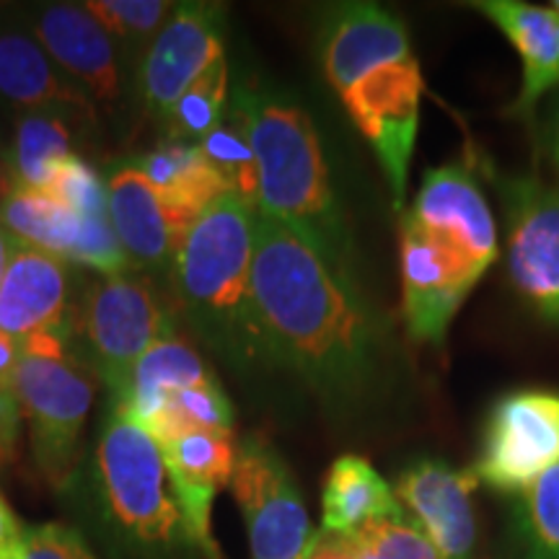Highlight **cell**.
Listing matches in <instances>:
<instances>
[{
  "label": "cell",
  "mask_w": 559,
  "mask_h": 559,
  "mask_svg": "<svg viewBox=\"0 0 559 559\" xmlns=\"http://www.w3.org/2000/svg\"><path fill=\"white\" fill-rule=\"evenodd\" d=\"M0 94L29 111L88 109L86 96L58 70L37 41L24 34H0Z\"/></svg>",
  "instance_id": "cell-23"
},
{
  "label": "cell",
  "mask_w": 559,
  "mask_h": 559,
  "mask_svg": "<svg viewBox=\"0 0 559 559\" xmlns=\"http://www.w3.org/2000/svg\"><path fill=\"white\" fill-rule=\"evenodd\" d=\"M135 169L148 179V185L158 192L169 210L171 221L185 230L198 221V215L210 202L228 192L226 181L202 156L200 145L194 143H171L153 148L145 156L132 160Z\"/></svg>",
  "instance_id": "cell-20"
},
{
  "label": "cell",
  "mask_w": 559,
  "mask_h": 559,
  "mask_svg": "<svg viewBox=\"0 0 559 559\" xmlns=\"http://www.w3.org/2000/svg\"><path fill=\"white\" fill-rule=\"evenodd\" d=\"M107 210L128 267L158 272L177 254L181 230L135 164H122L107 181Z\"/></svg>",
  "instance_id": "cell-17"
},
{
  "label": "cell",
  "mask_w": 559,
  "mask_h": 559,
  "mask_svg": "<svg viewBox=\"0 0 559 559\" xmlns=\"http://www.w3.org/2000/svg\"><path fill=\"white\" fill-rule=\"evenodd\" d=\"M347 536L366 559H440L407 510L391 519L370 521Z\"/></svg>",
  "instance_id": "cell-30"
},
{
  "label": "cell",
  "mask_w": 559,
  "mask_h": 559,
  "mask_svg": "<svg viewBox=\"0 0 559 559\" xmlns=\"http://www.w3.org/2000/svg\"><path fill=\"white\" fill-rule=\"evenodd\" d=\"M394 487L362 456H340L330 466L321 492V531L347 536L370 521L402 515Z\"/></svg>",
  "instance_id": "cell-21"
},
{
  "label": "cell",
  "mask_w": 559,
  "mask_h": 559,
  "mask_svg": "<svg viewBox=\"0 0 559 559\" xmlns=\"http://www.w3.org/2000/svg\"><path fill=\"white\" fill-rule=\"evenodd\" d=\"M407 215L449 257L472 288L498 260L492 207L464 164L425 171Z\"/></svg>",
  "instance_id": "cell-9"
},
{
  "label": "cell",
  "mask_w": 559,
  "mask_h": 559,
  "mask_svg": "<svg viewBox=\"0 0 559 559\" xmlns=\"http://www.w3.org/2000/svg\"><path fill=\"white\" fill-rule=\"evenodd\" d=\"M234 111L247 128L257 158V213L296 230L353 277L345 215L311 117L296 104L247 88L236 91Z\"/></svg>",
  "instance_id": "cell-3"
},
{
  "label": "cell",
  "mask_w": 559,
  "mask_h": 559,
  "mask_svg": "<svg viewBox=\"0 0 559 559\" xmlns=\"http://www.w3.org/2000/svg\"><path fill=\"white\" fill-rule=\"evenodd\" d=\"M400 251L402 311L409 337L443 345L451 319L474 288L407 213L400 221Z\"/></svg>",
  "instance_id": "cell-14"
},
{
  "label": "cell",
  "mask_w": 559,
  "mask_h": 559,
  "mask_svg": "<svg viewBox=\"0 0 559 559\" xmlns=\"http://www.w3.org/2000/svg\"><path fill=\"white\" fill-rule=\"evenodd\" d=\"M21 409L13 394H0V472L16 456Z\"/></svg>",
  "instance_id": "cell-36"
},
{
  "label": "cell",
  "mask_w": 559,
  "mask_h": 559,
  "mask_svg": "<svg viewBox=\"0 0 559 559\" xmlns=\"http://www.w3.org/2000/svg\"><path fill=\"white\" fill-rule=\"evenodd\" d=\"M202 156L210 160L221 179L226 181L228 192L241 198L243 202L257 207V192H260V179H257V158L251 151L247 128L241 117L230 109L228 120H223L218 128L205 140H200Z\"/></svg>",
  "instance_id": "cell-29"
},
{
  "label": "cell",
  "mask_w": 559,
  "mask_h": 559,
  "mask_svg": "<svg viewBox=\"0 0 559 559\" xmlns=\"http://www.w3.org/2000/svg\"><path fill=\"white\" fill-rule=\"evenodd\" d=\"M257 207L221 194L181 236L174 280L192 326L236 366L270 362L251 300Z\"/></svg>",
  "instance_id": "cell-4"
},
{
  "label": "cell",
  "mask_w": 559,
  "mask_h": 559,
  "mask_svg": "<svg viewBox=\"0 0 559 559\" xmlns=\"http://www.w3.org/2000/svg\"><path fill=\"white\" fill-rule=\"evenodd\" d=\"M223 55V9L213 3L177 5L156 34L140 68V94L153 115L166 117L185 91Z\"/></svg>",
  "instance_id": "cell-12"
},
{
  "label": "cell",
  "mask_w": 559,
  "mask_h": 559,
  "mask_svg": "<svg viewBox=\"0 0 559 559\" xmlns=\"http://www.w3.org/2000/svg\"><path fill=\"white\" fill-rule=\"evenodd\" d=\"M70 277L62 260L19 243L0 283V332L26 340L39 332H73Z\"/></svg>",
  "instance_id": "cell-16"
},
{
  "label": "cell",
  "mask_w": 559,
  "mask_h": 559,
  "mask_svg": "<svg viewBox=\"0 0 559 559\" xmlns=\"http://www.w3.org/2000/svg\"><path fill=\"white\" fill-rule=\"evenodd\" d=\"M549 153H551V160H555V169L559 174V104L555 107V115H551V122H549Z\"/></svg>",
  "instance_id": "cell-40"
},
{
  "label": "cell",
  "mask_w": 559,
  "mask_h": 559,
  "mask_svg": "<svg viewBox=\"0 0 559 559\" xmlns=\"http://www.w3.org/2000/svg\"><path fill=\"white\" fill-rule=\"evenodd\" d=\"M96 466L104 500L130 536L153 547H169L185 539L187 528L174 500L160 445L120 409H111L104 425Z\"/></svg>",
  "instance_id": "cell-6"
},
{
  "label": "cell",
  "mask_w": 559,
  "mask_h": 559,
  "mask_svg": "<svg viewBox=\"0 0 559 559\" xmlns=\"http://www.w3.org/2000/svg\"><path fill=\"white\" fill-rule=\"evenodd\" d=\"M508 218V272L519 296L559 326V187L536 177H500Z\"/></svg>",
  "instance_id": "cell-11"
},
{
  "label": "cell",
  "mask_w": 559,
  "mask_h": 559,
  "mask_svg": "<svg viewBox=\"0 0 559 559\" xmlns=\"http://www.w3.org/2000/svg\"><path fill=\"white\" fill-rule=\"evenodd\" d=\"M86 11L107 29L109 37L122 41H145L164 29L171 13L166 0H88Z\"/></svg>",
  "instance_id": "cell-31"
},
{
  "label": "cell",
  "mask_w": 559,
  "mask_h": 559,
  "mask_svg": "<svg viewBox=\"0 0 559 559\" xmlns=\"http://www.w3.org/2000/svg\"><path fill=\"white\" fill-rule=\"evenodd\" d=\"M251 300L270 362H285L330 400L358 396L373 379L379 332L353 277L260 213Z\"/></svg>",
  "instance_id": "cell-1"
},
{
  "label": "cell",
  "mask_w": 559,
  "mask_h": 559,
  "mask_svg": "<svg viewBox=\"0 0 559 559\" xmlns=\"http://www.w3.org/2000/svg\"><path fill=\"white\" fill-rule=\"evenodd\" d=\"M19 243L21 241L16 239V236H11L9 230L3 228V223H0V283H3V275H5V270H9L11 257H13V251H16Z\"/></svg>",
  "instance_id": "cell-39"
},
{
  "label": "cell",
  "mask_w": 559,
  "mask_h": 559,
  "mask_svg": "<svg viewBox=\"0 0 559 559\" xmlns=\"http://www.w3.org/2000/svg\"><path fill=\"white\" fill-rule=\"evenodd\" d=\"M309 559H366L360 549L349 542V536L340 534H324L319 531V539L313 544V551Z\"/></svg>",
  "instance_id": "cell-38"
},
{
  "label": "cell",
  "mask_w": 559,
  "mask_h": 559,
  "mask_svg": "<svg viewBox=\"0 0 559 559\" xmlns=\"http://www.w3.org/2000/svg\"><path fill=\"white\" fill-rule=\"evenodd\" d=\"M70 151L68 124L55 115L45 111H29L16 124V140H13V181L29 187V190L45 192L50 187L52 174Z\"/></svg>",
  "instance_id": "cell-26"
},
{
  "label": "cell",
  "mask_w": 559,
  "mask_h": 559,
  "mask_svg": "<svg viewBox=\"0 0 559 559\" xmlns=\"http://www.w3.org/2000/svg\"><path fill=\"white\" fill-rule=\"evenodd\" d=\"M70 262L86 264V267H94L107 277L124 275L128 260H124V251L120 241H117L109 215H102V218H81V236L73 254H70Z\"/></svg>",
  "instance_id": "cell-33"
},
{
  "label": "cell",
  "mask_w": 559,
  "mask_h": 559,
  "mask_svg": "<svg viewBox=\"0 0 559 559\" xmlns=\"http://www.w3.org/2000/svg\"><path fill=\"white\" fill-rule=\"evenodd\" d=\"M171 492L177 500L187 536L215 555L210 515L213 502L226 485L236 464V440L221 432H185L160 445Z\"/></svg>",
  "instance_id": "cell-15"
},
{
  "label": "cell",
  "mask_w": 559,
  "mask_h": 559,
  "mask_svg": "<svg viewBox=\"0 0 559 559\" xmlns=\"http://www.w3.org/2000/svg\"><path fill=\"white\" fill-rule=\"evenodd\" d=\"M13 400L29 425L34 464L55 489L68 487L79 464L81 432L94 407L91 368L70 349L68 332H39L21 340Z\"/></svg>",
  "instance_id": "cell-5"
},
{
  "label": "cell",
  "mask_w": 559,
  "mask_h": 559,
  "mask_svg": "<svg viewBox=\"0 0 559 559\" xmlns=\"http://www.w3.org/2000/svg\"><path fill=\"white\" fill-rule=\"evenodd\" d=\"M474 9L492 21L519 52L523 62L521 94L510 104L508 115L531 120L542 96L559 86V16L523 0H479Z\"/></svg>",
  "instance_id": "cell-18"
},
{
  "label": "cell",
  "mask_w": 559,
  "mask_h": 559,
  "mask_svg": "<svg viewBox=\"0 0 559 559\" xmlns=\"http://www.w3.org/2000/svg\"><path fill=\"white\" fill-rule=\"evenodd\" d=\"M230 492L249 536L251 559H309L319 531L290 466L277 449L260 436L236 445Z\"/></svg>",
  "instance_id": "cell-8"
},
{
  "label": "cell",
  "mask_w": 559,
  "mask_h": 559,
  "mask_svg": "<svg viewBox=\"0 0 559 559\" xmlns=\"http://www.w3.org/2000/svg\"><path fill=\"white\" fill-rule=\"evenodd\" d=\"M321 66L355 128L379 156L394 207L402 213L425 96L407 26L376 3L342 5L321 37Z\"/></svg>",
  "instance_id": "cell-2"
},
{
  "label": "cell",
  "mask_w": 559,
  "mask_h": 559,
  "mask_svg": "<svg viewBox=\"0 0 559 559\" xmlns=\"http://www.w3.org/2000/svg\"><path fill=\"white\" fill-rule=\"evenodd\" d=\"M26 559H96L79 531L62 523H41L26 534Z\"/></svg>",
  "instance_id": "cell-34"
},
{
  "label": "cell",
  "mask_w": 559,
  "mask_h": 559,
  "mask_svg": "<svg viewBox=\"0 0 559 559\" xmlns=\"http://www.w3.org/2000/svg\"><path fill=\"white\" fill-rule=\"evenodd\" d=\"M26 534L29 528H24L9 500L0 495V559H26Z\"/></svg>",
  "instance_id": "cell-35"
},
{
  "label": "cell",
  "mask_w": 559,
  "mask_h": 559,
  "mask_svg": "<svg viewBox=\"0 0 559 559\" xmlns=\"http://www.w3.org/2000/svg\"><path fill=\"white\" fill-rule=\"evenodd\" d=\"M37 37L50 58L68 70L91 96L111 104L120 94V66L107 29L86 11V5L58 3L45 9L37 21Z\"/></svg>",
  "instance_id": "cell-19"
},
{
  "label": "cell",
  "mask_w": 559,
  "mask_h": 559,
  "mask_svg": "<svg viewBox=\"0 0 559 559\" xmlns=\"http://www.w3.org/2000/svg\"><path fill=\"white\" fill-rule=\"evenodd\" d=\"M513 515L523 559H559V464L519 492Z\"/></svg>",
  "instance_id": "cell-28"
},
{
  "label": "cell",
  "mask_w": 559,
  "mask_h": 559,
  "mask_svg": "<svg viewBox=\"0 0 559 559\" xmlns=\"http://www.w3.org/2000/svg\"><path fill=\"white\" fill-rule=\"evenodd\" d=\"M45 192L62 202L68 210H73L79 218H102V215H109L107 185H104L96 169H91L86 160L75 156V153L55 169L50 187Z\"/></svg>",
  "instance_id": "cell-32"
},
{
  "label": "cell",
  "mask_w": 559,
  "mask_h": 559,
  "mask_svg": "<svg viewBox=\"0 0 559 559\" xmlns=\"http://www.w3.org/2000/svg\"><path fill=\"white\" fill-rule=\"evenodd\" d=\"M549 9H551V11H555V13H557V16H559V0H555V3H551V5H549Z\"/></svg>",
  "instance_id": "cell-41"
},
{
  "label": "cell",
  "mask_w": 559,
  "mask_h": 559,
  "mask_svg": "<svg viewBox=\"0 0 559 559\" xmlns=\"http://www.w3.org/2000/svg\"><path fill=\"white\" fill-rule=\"evenodd\" d=\"M0 223L26 247L68 260L81 236V218L47 192L11 181L5 187Z\"/></svg>",
  "instance_id": "cell-24"
},
{
  "label": "cell",
  "mask_w": 559,
  "mask_h": 559,
  "mask_svg": "<svg viewBox=\"0 0 559 559\" xmlns=\"http://www.w3.org/2000/svg\"><path fill=\"white\" fill-rule=\"evenodd\" d=\"M234 404L221 389L218 379L198 383L174 391L166 396L158 417L148 425L151 438L158 445L166 440L185 436V432H221V436H234Z\"/></svg>",
  "instance_id": "cell-25"
},
{
  "label": "cell",
  "mask_w": 559,
  "mask_h": 559,
  "mask_svg": "<svg viewBox=\"0 0 559 559\" xmlns=\"http://www.w3.org/2000/svg\"><path fill=\"white\" fill-rule=\"evenodd\" d=\"M205 381H215L213 370L205 366V360L200 358V353L190 342L171 334L138 360L130 376L128 391L120 400L111 402L115 404L111 409L124 412V415L135 419L140 428L148 430V425L164 407L166 396Z\"/></svg>",
  "instance_id": "cell-22"
},
{
  "label": "cell",
  "mask_w": 559,
  "mask_h": 559,
  "mask_svg": "<svg viewBox=\"0 0 559 559\" xmlns=\"http://www.w3.org/2000/svg\"><path fill=\"white\" fill-rule=\"evenodd\" d=\"M477 485L472 466L456 469L440 459H423L400 474L394 492L440 559H472L477 544L472 495Z\"/></svg>",
  "instance_id": "cell-13"
},
{
  "label": "cell",
  "mask_w": 559,
  "mask_h": 559,
  "mask_svg": "<svg viewBox=\"0 0 559 559\" xmlns=\"http://www.w3.org/2000/svg\"><path fill=\"white\" fill-rule=\"evenodd\" d=\"M73 332L83 362L94 368L117 402L128 391L138 360L171 337L174 321L148 280L117 275L91 285Z\"/></svg>",
  "instance_id": "cell-7"
},
{
  "label": "cell",
  "mask_w": 559,
  "mask_h": 559,
  "mask_svg": "<svg viewBox=\"0 0 559 559\" xmlns=\"http://www.w3.org/2000/svg\"><path fill=\"white\" fill-rule=\"evenodd\" d=\"M559 464V394L521 389L489 412L481 453L472 466L479 481L498 492H523Z\"/></svg>",
  "instance_id": "cell-10"
},
{
  "label": "cell",
  "mask_w": 559,
  "mask_h": 559,
  "mask_svg": "<svg viewBox=\"0 0 559 559\" xmlns=\"http://www.w3.org/2000/svg\"><path fill=\"white\" fill-rule=\"evenodd\" d=\"M21 355H24L21 340L0 332V394H11L13 381H16L21 366Z\"/></svg>",
  "instance_id": "cell-37"
},
{
  "label": "cell",
  "mask_w": 559,
  "mask_h": 559,
  "mask_svg": "<svg viewBox=\"0 0 559 559\" xmlns=\"http://www.w3.org/2000/svg\"><path fill=\"white\" fill-rule=\"evenodd\" d=\"M228 104V62L223 58L200 75L185 96L166 111L164 122L171 143H194L205 140L226 120Z\"/></svg>",
  "instance_id": "cell-27"
}]
</instances>
